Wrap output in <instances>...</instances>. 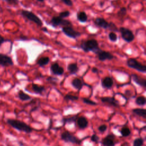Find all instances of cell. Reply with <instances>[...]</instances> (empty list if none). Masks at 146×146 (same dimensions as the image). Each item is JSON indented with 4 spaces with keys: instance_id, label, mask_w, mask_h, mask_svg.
I'll return each mask as SVG.
<instances>
[{
    "instance_id": "cell-1",
    "label": "cell",
    "mask_w": 146,
    "mask_h": 146,
    "mask_svg": "<svg viewBox=\"0 0 146 146\" xmlns=\"http://www.w3.org/2000/svg\"><path fill=\"white\" fill-rule=\"evenodd\" d=\"M7 123L11 125L14 128L22 132H24L27 133H31L33 131V128L26 123L21 120L15 119H7Z\"/></svg>"
},
{
    "instance_id": "cell-2",
    "label": "cell",
    "mask_w": 146,
    "mask_h": 146,
    "mask_svg": "<svg viewBox=\"0 0 146 146\" xmlns=\"http://www.w3.org/2000/svg\"><path fill=\"white\" fill-rule=\"evenodd\" d=\"M80 47L86 52L92 51L95 54L100 50L98 41L94 39H88L82 42L80 45Z\"/></svg>"
},
{
    "instance_id": "cell-3",
    "label": "cell",
    "mask_w": 146,
    "mask_h": 146,
    "mask_svg": "<svg viewBox=\"0 0 146 146\" xmlns=\"http://www.w3.org/2000/svg\"><path fill=\"white\" fill-rule=\"evenodd\" d=\"M127 66L139 72H146V66L134 58H129L127 60Z\"/></svg>"
},
{
    "instance_id": "cell-4",
    "label": "cell",
    "mask_w": 146,
    "mask_h": 146,
    "mask_svg": "<svg viewBox=\"0 0 146 146\" xmlns=\"http://www.w3.org/2000/svg\"><path fill=\"white\" fill-rule=\"evenodd\" d=\"M21 15L27 19H28L30 21L33 22L35 23H36L38 26H42V22L41 19L34 13H33L31 11L22 10L21 11Z\"/></svg>"
},
{
    "instance_id": "cell-5",
    "label": "cell",
    "mask_w": 146,
    "mask_h": 146,
    "mask_svg": "<svg viewBox=\"0 0 146 146\" xmlns=\"http://www.w3.org/2000/svg\"><path fill=\"white\" fill-rule=\"evenodd\" d=\"M60 137L62 140L66 143H71L74 144H80L82 143V140L73 135L69 131H64L60 135Z\"/></svg>"
},
{
    "instance_id": "cell-6",
    "label": "cell",
    "mask_w": 146,
    "mask_h": 146,
    "mask_svg": "<svg viewBox=\"0 0 146 146\" xmlns=\"http://www.w3.org/2000/svg\"><path fill=\"white\" fill-rule=\"evenodd\" d=\"M119 31L121 34V36L122 38L125 42L128 43H130L134 40L135 35L132 33V31L129 29L124 27H121L119 28Z\"/></svg>"
},
{
    "instance_id": "cell-7",
    "label": "cell",
    "mask_w": 146,
    "mask_h": 146,
    "mask_svg": "<svg viewBox=\"0 0 146 146\" xmlns=\"http://www.w3.org/2000/svg\"><path fill=\"white\" fill-rule=\"evenodd\" d=\"M52 26L57 27V26H72V23L68 20L64 19L60 17H54L51 18L50 21Z\"/></svg>"
},
{
    "instance_id": "cell-8",
    "label": "cell",
    "mask_w": 146,
    "mask_h": 146,
    "mask_svg": "<svg viewBox=\"0 0 146 146\" xmlns=\"http://www.w3.org/2000/svg\"><path fill=\"white\" fill-rule=\"evenodd\" d=\"M62 31L66 36L73 39H76L81 35L80 33L74 30L72 26L63 27Z\"/></svg>"
},
{
    "instance_id": "cell-9",
    "label": "cell",
    "mask_w": 146,
    "mask_h": 146,
    "mask_svg": "<svg viewBox=\"0 0 146 146\" xmlns=\"http://www.w3.org/2000/svg\"><path fill=\"white\" fill-rule=\"evenodd\" d=\"M99 60L103 62L107 60H112L114 58V56L110 52L102 50L101 49L96 54Z\"/></svg>"
},
{
    "instance_id": "cell-10",
    "label": "cell",
    "mask_w": 146,
    "mask_h": 146,
    "mask_svg": "<svg viewBox=\"0 0 146 146\" xmlns=\"http://www.w3.org/2000/svg\"><path fill=\"white\" fill-rule=\"evenodd\" d=\"M12 59L7 55L0 54V65L3 67H9L13 65Z\"/></svg>"
},
{
    "instance_id": "cell-11",
    "label": "cell",
    "mask_w": 146,
    "mask_h": 146,
    "mask_svg": "<svg viewBox=\"0 0 146 146\" xmlns=\"http://www.w3.org/2000/svg\"><path fill=\"white\" fill-rule=\"evenodd\" d=\"M100 100L103 103H106L110 106H112L115 107H118L119 106V102L114 97H110V96L102 97L100 98Z\"/></svg>"
},
{
    "instance_id": "cell-12",
    "label": "cell",
    "mask_w": 146,
    "mask_h": 146,
    "mask_svg": "<svg viewBox=\"0 0 146 146\" xmlns=\"http://www.w3.org/2000/svg\"><path fill=\"white\" fill-rule=\"evenodd\" d=\"M50 71L52 74L55 75H62L64 73V68L60 66L57 62L51 64L50 67Z\"/></svg>"
},
{
    "instance_id": "cell-13",
    "label": "cell",
    "mask_w": 146,
    "mask_h": 146,
    "mask_svg": "<svg viewBox=\"0 0 146 146\" xmlns=\"http://www.w3.org/2000/svg\"><path fill=\"white\" fill-rule=\"evenodd\" d=\"M115 136L113 134H109L107 135L102 141V143L104 146H115Z\"/></svg>"
},
{
    "instance_id": "cell-14",
    "label": "cell",
    "mask_w": 146,
    "mask_h": 146,
    "mask_svg": "<svg viewBox=\"0 0 146 146\" xmlns=\"http://www.w3.org/2000/svg\"><path fill=\"white\" fill-rule=\"evenodd\" d=\"M94 22L95 25L98 27H99L104 29H108L109 23L103 18L98 17L95 19Z\"/></svg>"
},
{
    "instance_id": "cell-15",
    "label": "cell",
    "mask_w": 146,
    "mask_h": 146,
    "mask_svg": "<svg viewBox=\"0 0 146 146\" xmlns=\"http://www.w3.org/2000/svg\"><path fill=\"white\" fill-rule=\"evenodd\" d=\"M131 78H132V79L133 80V81L135 83H136L139 86H140L146 88V79H145L141 78L135 74L131 75Z\"/></svg>"
},
{
    "instance_id": "cell-16",
    "label": "cell",
    "mask_w": 146,
    "mask_h": 146,
    "mask_svg": "<svg viewBox=\"0 0 146 146\" xmlns=\"http://www.w3.org/2000/svg\"><path fill=\"white\" fill-rule=\"evenodd\" d=\"M101 84L103 88L109 89L112 87L113 84V80L111 77L106 76L102 80Z\"/></svg>"
},
{
    "instance_id": "cell-17",
    "label": "cell",
    "mask_w": 146,
    "mask_h": 146,
    "mask_svg": "<svg viewBox=\"0 0 146 146\" xmlns=\"http://www.w3.org/2000/svg\"><path fill=\"white\" fill-rule=\"evenodd\" d=\"M77 124L80 129H84L86 128L88 124V121L87 119L84 116L78 117L76 120Z\"/></svg>"
},
{
    "instance_id": "cell-18",
    "label": "cell",
    "mask_w": 146,
    "mask_h": 146,
    "mask_svg": "<svg viewBox=\"0 0 146 146\" xmlns=\"http://www.w3.org/2000/svg\"><path fill=\"white\" fill-rule=\"evenodd\" d=\"M71 84L75 89L78 90H80L83 86V83L82 81L78 78L73 79V80L71 82Z\"/></svg>"
},
{
    "instance_id": "cell-19",
    "label": "cell",
    "mask_w": 146,
    "mask_h": 146,
    "mask_svg": "<svg viewBox=\"0 0 146 146\" xmlns=\"http://www.w3.org/2000/svg\"><path fill=\"white\" fill-rule=\"evenodd\" d=\"M67 69L70 74H75L78 72L79 70L78 64L76 63H72L69 64L68 65Z\"/></svg>"
},
{
    "instance_id": "cell-20",
    "label": "cell",
    "mask_w": 146,
    "mask_h": 146,
    "mask_svg": "<svg viewBox=\"0 0 146 146\" xmlns=\"http://www.w3.org/2000/svg\"><path fill=\"white\" fill-rule=\"evenodd\" d=\"M32 89L35 93L38 94H41L43 91H45V88L44 86L35 83L32 84Z\"/></svg>"
},
{
    "instance_id": "cell-21",
    "label": "cell",
    "mask_w": 146,
    "mask_h": 146,
    "mask_svg": "<svg viewBox=\"0 0 146 146\" xmlns=\"http://www.w3.org/2000/svg\"><path fill=\"white\" fill-rule=\"evenodd\" d=\"M132 112L135 114L146 119V109L140 108H134L132 110Z\"/></svg>"
},
{
    "instance_id": "cell-22",
    "label": "cell",
    "mask_w": 146,
    "mask_h": 146,
    "mask_svg": "<svg viewBox=\"0 0 146 146\" xmlns=\"http://www.w3.org/2000/svg\"><path fill=\"white\" fill-rule=\"evenodd\" d=\"M78 20L82 23L86 22L88 19V17L84 11H79L77 14Z\"/></svg>"
},
{
    "instance_id": "cell-23",
    "label": "cell",
    "mask_w": 146,
    "mask_h": 146,
    "mask_svg": "<svg viewBox=\"0 0 146 146\" xmlns=\"http://www.w3.org/2000/svg\"><path fill=\"white\" fill-rule=\"evenodd\" d=\"M49 62H50L49 57L44 56V57H41V58H39L36 61V63L40 67H42V66L47 65L49 63Z\"/></svg>"
},
{
    "instance_id": "cell-24",
    "label": "cell",
    "mask_w": 146,
    "mask_h": 146,
    "mask_svg": "<svg viewBox=\"0 0 146 146\" xmlns=\"http://www.w3.org/2000/svg\"><path fill=\"white\" fill-rule=\"evenodd\" d=\"M78 117L77 115H74L71 116L70 117H68V118H63L62 119V123H63V124H71L72 123L75 122L76 120H77Z\"/></svg>"
},
{
    "instance_id": "cell-25",
    "label": "cell",
    "mask_w": 146,
    "mask_h": 146,
    "mask_svg": "<svg viewBox=\"0 0 146 146\" xmlns=\"http://www.w3.org/2000/svg\"><path fill=\"white\" fill-rule=\"evenodd\" d=\"M18 98L19 99H21L22 101H26L28 100H30L31 99L30 96H29L28 94L25 93L23 91L20 90L18 92Z\"/></svg>"
},
{
    "instance_id": "cell-26",
    "label": "cell",
    "mask_w": 146,
    "mask_h": 146,
    "mask_svg": "<svg viewBox=\"0 0 146 146\" xmlns=\"http://www.w3.org/2000/svg\"><path fill=\"white\" fill-rule=\"evenodd\" d=\"M135 103L138 106H144L146 104V98L143 96H138L135 100Z\"/></svg>"
},
{
    "instance_id": "cell-27",
    "label": "cell",
    "mask_w": 146,
    "mask_h": 146,
    "mask_svg": "<svg viewBox=\"0 0 146 146\" xmlns=\"http://www.w3.org/2000/svg\"><path fill=\"white\" fill-rule=\"evenodd\" d=\"M131 132L127 127H123L120 130V133L123 137H127L131 134Z\"/></svg>"
},
{
    "instance_id": "cell-28",
    "label": "cell",
    "mask_w": 146,
    "mask_h": 146,
    "mask_svg": "<svg viewBox=\"0 0 146 146\" xmlns=\"http://www.w3.org/2000/svg\"><path fill=\"white\" fill-rule=\"evenodd\" d=\"M144 143V140L141 138H136L133 141V146H143Z\"/></svg>"
},
{
    "instance_id": "cell-29",
    "label": "cell",
    "mask_w": 146,
    "mask_h": 146,
    "mask_svg": "<svg viewBox=\"0 0 146 146\" xmlns=\"http://www.w3.org/2000/svg\"><path fill=\"white\" fill-rule=\"evenodd\" d=\"M117 16L120 18L124 17L127 14V9L124 7H122L117 13Z\"/></svg>"
},
{
    "instance_id": "cell-30",
    "label": "cell",
    "mask_w": 146,
    "mask_h": 146,
    "mask_svg": "<svg viewBox=\"0 0 146 146\" xmlns=\"http://www.w3.org/2000/svg\"><path fill=\"white\" fill-rule=\"evenodd\" d=\"M108 38L112 42H115L117 40V35L115 34V32L113 31H111L108 34Z\"/></svg>"
},
{
    "instance_id": "cell-31",
    "label": "cell",
    "mask_w": 146,
    "mask_h": 146,
    "mask_svg": "<svg viewBox=\"0 0 146 146\" xmlns=\"http://www.w3.org/2000/svg\"><path fill=\"white\" fill-rule=\"evenodd\" d=\"M64 99L66 100H71V101H75V100H77L79 98L77 96H75V95H70V94H67L66 95L64 96Z\"/></svg>"
},
{
    "instance_id": "cell-32",
    "label": "cell",
    "mask_w": 146,
    "mask_h": 146,
    "mask_svg": "<svg viewBox=\"0 0 146 146\" xmlns=\"http://www.w3.org/2000/svg\"><path fill=\"white\" fill-rule=\"evenodd\" d=\"M82 100L83 102V103H84L85 104H89V105H91V106H96L97 104V103L95 102H94L93 100L88 99V98H82Z\"/></svg>"
},
{
    "instance_id": "cell-33",
    "label": "cell",
    "mask_w": 146,
    "mask_h": 146,
    "mask_svg": "<svg viewBox=\"0 0 146 146\" xmlns=\"http://www.w3.org/2000/svg\"><path fill=\"white\" fill-rule=\"evenodd\" d=\"M108 29L114 32V31H119V29H117V27H116V26L115 25V24H114L112 22H110L109 23V27H108Z\"/></svg>"
},
{
    "instance_id": "cell-34",
    "label": "cell",
    "mask_w": 146,
    "mask_h": 146,
    "mask_svg": "<svg viewBox=\"0 0 146 146\" xmlns=\"http://www.w3.org/2000/svg\"><path fill=\"white\" fill-rule=\"evenodd\" d=\"M70 15V11H62V12H60L59 14V17L62 18H66V17H68L69 15Z\"/></svg>"
},
{
    "instance_id": "cell-35",
    "label": "cell",
    "mask_w": 146,
    "mask_h": 146,
    "mask_svg": "<svg viewBox=\"0 0 146 146\" xmlns=\"http://www.w3.org/2000/svg\"><path fill=\"white\" fill-rule=\"evenodd\" d=\"M2 1L6 2L8 4H10L11 5H14V6L18 5L19 3V0H2Z\"/></svg>"
},
{
    "instance_id": "cell-36",
    "label": "cell",
    "mask_w": 146,
    "mask_h": 146,
    "mask_svg": "<svg viewBox=\"0 0 146 146\" xmlns=\"http://www.w3.org/2000/svg\"><path fill=\"white\" fill-rule=\"evenodd\" d=\"M107 126L106 124H102L98 127V130L101 133H103L104 132H105L107 130Z\"/></svg>"
},
{
    "instance_id": "cell-37",
    "label": "cell",
    "mask_w": 146,
    "mask_h": 146,
    "mask_svg": "<svg viewBox=\"0 0 146 146\" xmlns=\"http://www.w3.org/2000/svg\"><path fill=\"white\" fill-rule=\"evenodd\" d=\"M91 140L94 143H98L99 141V137L97 135L93 134L91 137Z\"/></svg>"
},
{
    "instance_id": "cell-38",
    "label": "cell",
    "mask_w": 146,
    "mask_h": 146,
    "mask_svg": "<svg viewBox=\"0 0 146 146\" xmlns=\"http://www.w3.org/2000/svg\"><path fill=\"white\" fill-rule=\"evenodd\" d=\"M65 5L68 6H72V2L71 0H61Z\"/></svg>"
},
{
    "instance_id": "cell-39",
    "label": "cell",
    "mask_w": 146,
    "mask_h": 146,
    "mask_svg": "<svg viewBox=\"0 0 146 146\" xmlns=\"http://www.w3.org/2000/svg\"><path fill=\"white\" fill-rule=\"evenodd\" d=\"M6 41L5 39L2 36L0 35V46L3 43V42H5Z\"/></svg>"
},
{
    "instance_id": "cell-40",
    "label": "cell",
    "mask_w": 146,
    "mask_h": 146,
    "mask_svg": "<svg viewBox=\"0 0 146 146\" xmlns=\"http://www.w3.org/2000/svg\"><path fill=\"white\" fill-rule=\"evenodd\" d=\"M92 72H94V73H98L99 72V70L96 68V67H93L91 70Z\"/></svg>"
},
{
    "instance_id": "cell-41",
    "label": "cell",
    "mask_w": 146,
    "mask_h": 146,
    "mask_svg": "<svg viewBox=\"0 0 146 146\" xmlns=\"http://www.w3.org/2000/svg\"><path fill=\"white\" fill-rule=\"evenodd\" d=\"M42 30H43V31L47 32V28H46V27H43V28H42Z\"/></svg>"
},
{
    "instance_id": "cell-42",
    "label": "cell",
    "mask_w": 146,
    "mask_h": 146,
    "mask_svg": "<svg viewBox=\"0 0 146 146\" xmlns=\"http://www.w3.org/2000/svg\"><path fill=\"white\" fill-rule=\"evenodd\" d=\"M37 1L39 2H43L44 1V0H37Z\"/></svg>"
},
{
    "instance_id": "cell-43",
    "label": "cell",
    "mask_w": 146,
    "mask_h": 146,
    "mask_svg": "<svg viewBox=\"0 0 146 146\" xmlns=\"http://www.w3.org/2000/svg\"><path fill=\"white\" fill-rule=\"evenodd\" d=\"M2 11V8H1V5H0V11Z\"/></svg>"
},
{
    "instance_id": "cell-44",
    "label": "cell",
    "mask_w": 146,
    "mask_h": 146,
    "mask_svg": "<svg viewBox=\"0 0 146 146\" xmlns=\"http://www.w3.org/2000/svg\"><path fill=\"white\" fill-rule=\"evenodd\" d=\"M143 1H146V0H143Z\"/></svg>"
},
{
    "instance_id": "cell-45",
    "label": "cell",
    "mask_w": 146,
    "mask_h": 146,
    "mask_svg": "<svg viewBox=\"0 0 146 146\" xmlns=\"http://www.w3.org/2000/svg\"><path fill=\"white\" fill-rule=\"evenodd\" d=\"M0 84H1V82H0Z\"/></svg>"
}]
</instances>
